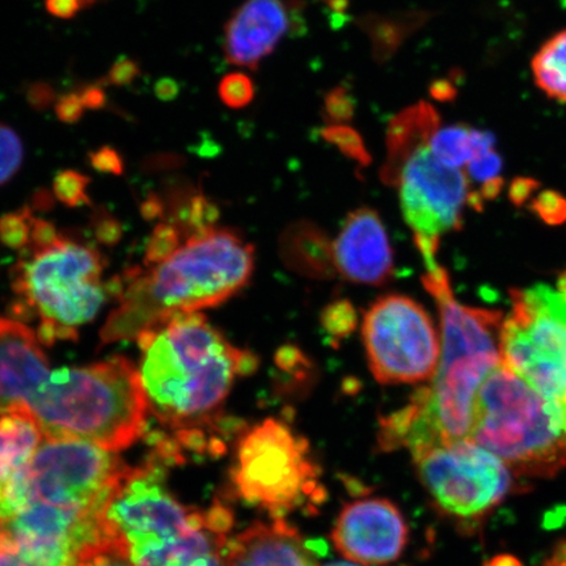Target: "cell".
I'll use <instances>...</instances> for the list:
<instances>
[{
	"label": "cell",
	"instance_id": "28",
	"mask_svg": "<svg viewBox=\"0 0 566 566\" xmlns=\"http://www.w3.org/2000/svg\"><path fill=\"white\" fill-rule=\"evenodd\" d=\"M33 216L30 209L0 218V240L13 250H24L31 242Z\"/></svg>",
	"mask_w": 566,
	"mask_h": 566
},
{
	"label": "cell",
	"instance_id": "52",
	"mask_svg": "<svg viewBox=\"0 0 566 566\" xmlns=\"http://www.w3.org/2000/svg\"><path fill=\"white\" fill-rule=\"evenodd\" d=\"M94 2H95V0H87L88 6H91Z\"/></svg>",
	"mask_w": 566,
	"mask_h": 566
},
{
	"label": "cell",
	"instance_id": "33",
	"mask_svg": "<svg viewBox=\"0 0 566 566\" xmlns=\"http://www.w3.org/2000/svg\"><path fill=\"white\" fill-rule=\"evenodd\" d=\"M356 98L344 86L331 90L324 97V118L329 125H342L350 122L356 112Z\"/></svg>",
	"mask_w": 566,
	"mask_h": 566
},
{
	"label": "cell",
	"instance_id": "42",
	"mask_svg": "<svg viewBox=\"0 0 566 566\" xmlns=\"http://www.w3.org/2000/svg\"><path fill=\"white\" fill-rule=\"evenodd\" d=\"M86 109H102L106 105L105 92L101 86H87L80 94Z\"/></svg>",
	"mask_w": 566,
	"mask_h": 566
},
{
	"label": "cell",
	"instance_id": "35",
	"mask_svg": "<svg viewBox=\"0 0 566 566\" xmlns=\"http://www.w3.org/2000/svg\"><path fill=\"white\" fill-rule=\"evenodd\" d=\"M502 169V159L494 150L479 155L469 163L470 179L483 184L499 179Z\"/></svg>",
	"mask_w": 566,
	"mask_h": 566
},
{
	"label": "cell",
	"instance_id": "20",
	"mask_svg": "<svg viewBox=\"0 0 566 566\" xmlns=\"http://www.w3.org/2000/svg\"><path fill=\"white\" fill-rule=\"evenodd\" d=\"M231 527L230 509L214 504L201 525L166 546L133 557L132 562L136 566H226L224 549Z\"/></svg>",
	"mask_w": 566,
	"mask_h": 566
},
{
	"label": "cell",
	"instance_id": "51",
	"mask_svg": "<svg viewBox=\"0 0 566 566\" xmlns=\"http://www.w3.org/2000/svg\"><path fill=\"white\" fill-rule=\"evenodd\" d=\"M325 566H359V564L352 563V562H335L327 564Z\"/></svg>",
	"mask_w": 566,
	"mask_h": 566
},
{
	"label": "cell",
	"instance_id": "26",
	"mask_svg": "<svg viewBox=\"0 0 566 566\" xmlns=\"http://www.w3.org/2000/svg\"><path fill=\"white\" fill-rule=\"evenodd\" d=\"M188 237L187 231L176 223H161L153 232L148 239L145 265H154L161 263L163 260L171 256V254L182 243V238Z\"/></svg>",
	"mask_w": 566,
	"mask_h": 566
},
{
	"label": "cell",
	"instance_id": "1",
	"mask_svg": "<svg viewBox=\"0 0 566 566\" xmlns=\"http://www.w3.org/2000/svg\"><path fill=\"white\" fill-rule=\"evenodd\" d=\"M441 314V356L434 377L408 406L380 421L379 444L420 452L470 440L488 375L501 365L502 313L460 304L441 266L422 277Z\"/></svg>",
	"mask_w": 566,
	"mask_h": 566
},
{
	"label": "cell",
	"instance_id": "10",
	"mask_svg": "<svg viewBox=\"0 0 566 566\" xmlns=\"http://www.w3.org/2000/svg\"><path fill=\"white\" fill-rule=\"evenodd\" d=\"M413 459L438 511L458 521L483 520L514 490L506 464L471 440L438 446Z\"/></svg>",
	"mask_w": 566,
	"mask_h": 566
},
{
	"label": "cell",
	"instance_id": "22",
	"mask_svg": "<svg viewBox=\"0 0 566 566\" xmlns=\"http://www.w3.org/2000/svg\"><path fill=\"white\" fill-rule=\"evenodd\" d=\"M44 440L39 423L23 413L0 415V484L30 464Z\"/></svg>",
	"mask_w": 566,
	"mask_h": 566
},
{
	"label": "cell",
	"instance_id": "50",
	"mask_svg": "<svg viewBox=\"0 0 566 566\" xmlns=\"http://www.w3.org/2000/svg\"><path fill=\"white\" fill-rule=\"evenodd\" d=\"M558 292L566 296V272L558 277Z\"/></svg>",
	"mask_w": 566,
	"mask_h": 566
},
{
	"label": "cell",
	"instance_id": "18",
	"mask_svg": "<svg viewBox=\"0 0 566 566\" xmlns=\"http://www.w3.org/2000/svg\"><path fill=\"white\" fill-rule=\"evenodd\" d=\"M41 346L24 323L0 317V415L19 412L51 371Z\"/></svg>",
	"mask_w": 566,
	"mask_h": 566
},
{
	"label": "cell",
	"instance_id": "47",
	"mask_svg": "<svg viewBox=\"0 0 566 566\" xmlns=\"http://www.w3.org/2000/svg\"><path fill=\"white\" fill-rule=\"evenodd\" d=\"M543 566H566V541L556 544L554 552Z\"/></svg>",
	"mask_w": 566,
	"mask_h": 566
},
{
	"label": "cell",
	"instance_id": "16",
	"mask_svg": "<svg viewBox=\"0 0 566 566\" xmlns=\"http://www.w3.org/2000/svg\"><path fill=\"white\" fill-rule=\"evenodd\" d=\"M302 0H245L224 27L226 60L258 70L281 40L302 25Z\"/></svg>",
	"mask_w": 566,
	"mask_h": 566
},
{
	"label": "cell",
	"instance_id": "17",
	"mask_svg": "<svg viewBox=\"0 0 566 566\" xmlns=\"http://www.w3.org/2000/svg\"><path fill=\"white\" fill-rule=\"evenodd\" d=\"M337 271L363 285H384L394 274L391 245L379 216L371 209L350 212L334 244Z\"/></svg>",
	"mask_w": 566,
	"mask_h": 566
},
{
	"label": "cell",
	"instance_id": "45",
	"mask_svg": "<svg viewBox=\"0 0 566 566\" xmlns=\"http://www.w3.org/2000/svg\"><path fill=\"white\" fill-rule=\"evenodd\" d=\"M0 566H33L9 547L0 544Z\"/></svg>",
	"mask_w": 566,
	"mask_h": 566
},
{
	"label": "cell",
	"instance_id": "8",
	"mask_svg": "<svg viewBox=\"0 0 566 566\" xmlns=\"http://www.w3.org/2000/svg\"><path fill=\"white\" fill-rule=\"evenodd\" d=\"M502 323L501 363L521 375L566 417V296L547 285L514 289Z\"/></svg>",
	"mask_w": 566,
	"mask_h": 566
},
{
	"label": "cell",
	"instance_id": "13",
	"mask_svg": "<svg viewBox=\"0 0 566 566\" xmlns=\"http://www.w3.org/2000/svg\"><path fill=\"white\" fill-rule=\"evenodd\" d=\"M400 207L428 271L438 268L436 254L446 233L462 228L470 197L469 177L442 165L429 145L416 150L399 174Z\"/></svg>",
	"mask_w": 566,
	"mask_h": 566
},
{
	"label": "cell",
	"instance_id": "5",
	"mask_svg": "<svg viewBox=\"0 0 566 566\" xmlns=\"http://www.w3.org/2000/svg\"><path fill=\"white\" fill-rule=\"evenodd\" d=\"M470 440L518 478L551 479L566 469L562 406L502 363L480 388Z\"/></svg>",
	"mask_w": 566,
	"mask_h": 566
},
{
	"label": "cell",
	"instance_id": "38",
	"mask_svg": "<svg viewBox=\"0 0 566 566\" xmlns=\"http://www.w3.org/2000/svg\"><path fill=\"white\" fill-rule=\"evenodd\" d=\"M54 109L56 117H59L62 123L71 125L80 122L84 115V111H86V106H84L80 94L71 92V94L62 95L59 101H56Z\"/></svg>",
	"mask_w": 566,
	"mask_h": 566
},
{
	"label": "cell",
	"instance_id": "12",
	"mask_svg": "<svg viewBox=\"0 0 566 566\" xmlns=\"http://www.w3.org/2000/svg\"><path fill=\"white\" fill-rule=\"evenodd\" d=\"M125 469L113 452L95 443L44 437L24 472L31 504L95 509L103 506Z\"/></svg>",
	"mask_w": 566,
	"mask_h": 566
},
{
	"label": "cell",
	"instance_id": "46",
	"mask_svg": "<svg viewBox=\"0 0 566 566\" xmlns=\"http://www.w3.org/2000/svg\"><path fill=\"white\" fill-rule=\"evenodd\" d=\"M119 229L117 223L109 219V221H103L98 226L97 235L104 240V243L116 242Z\"/></svg>",
	"mask_w": 566,
	"mask_h": 566
},
{
	"label": "cell",
	"instance_id": "6",
	"mask_svg": "<svg viewBox=\"0 0 566 566\" xmlns=\"http://www.w3.org/2000/svg\"><path fill=\"white\" fill-rule=\"evenodd\" d=\"M104 259L94 247L61 235L45 245H28L12 268V290L18 296L17 317H40V343L77 338V327L101 311L106 295ZM19 318V321H20Z\"/></svg>",
	"mask_w": 566,
	"mask_h": 566
},
{
	"label": "cell",
	"instance_id": "2",
	"mask_svg": "<svg viewBox=\"0 0 566 566\" xmlns=\"http://www.w3.org/2000/svg\"><path fill=\"white\" fill-rule=\"evenodd\" d=\"M148 408L165 431L205 430L231 438L222 407L238 377L258 367L200 313L176 314L137 338Z\"/></svg>",
	"mask_w": 566,
	"mask_h": 566
},
{
	"label": "cell",
	"instance_id": "9",
	"mask_svg": "<svg viewBox=\"0 0 566 566\" xmlns=\"http://www.w3.org/2000/svg\"><path fill=\"white\" fill-rule=\"evenodd\" d=\"M165 471L153 457L144 465H126L101 509L106 539L122 544L130 558L179 539L207 515L176 500Z\"/></svg>",
	"mask_w": 566,
	"mask_h": 566
},
{
	"label": "cell",
	"instance_id": "41",
	"mask_svg": "<svg viewBox=\"0 0 566 566\" xmlns=\"http://www.w3.org/2000/svg\"><path fill=\"white\" fill-rule=\"evenodd\" d=\"M539 187V182L528 177H520L512 182L511 190H509V197L516 207H522L530 196L533 195L536 188Z\"/></svg>",
	"mask_w": 566,
	"mask_h": 566
},
{
	"label": "cell",
	"instance_id": "31",
	"mask_svg": "<svg viewBox=\"0 0 566 566\" xmlns=\"http://www.w3.org/2000/svg\"><path fill=\"white\" fill-rule=\"evenodd\" d=\"M219 97L232 109H242L254 97V86L250 76L242 73L226 75L218 87Z\"/></svg>",
	"mask_w": 566,
	"mask_h": 566
},
{
	"label": "cell",
	"instance_id": "14",
	"mask_svg": "<svg viewBox=\"0 0 566 566\" xmlns=\"http://www.w3.org/2000/svg\"><path fill=\"white\" fill-rule=\"evenodd\" d=\"M0 527V544L33 566H74L84 551L105 541L101 507L34 502Z\"/></svg>",
	"mask_w": 566,
	"mask_h": 566
},
{
	"label": "cell",
	"instance_id": "37",
	"mask_svg": "<svg viewBox=\"0 0 566 566\" xmlns=\"http://www.w3.org/2000/svg\"><path fill=\"white\" fill-rule=\"evenodd\" d=\"M139 74L138 63L127 59V56H122L112 66L104 82L111 84V86L123 87L136 81Z\"/></svg>",
	"mask_w": 566,
	"mask_h": 566
},
{
	"label": "cell",
	"instance_id": "25",
	"mask_svg": "<svg viewBox=\"0 0 566 566\" xmlns=\"http://www.w3.org/2000/svg\"><path fill=\"white\" fill-rule=\"evenodd\" d=\"M533 73L544 94L566 103V31L555 34L537 51Z\"/></svg>",
	"mask_w": 566,
	"mask_h": 566
},
{
	"label": "cell",
	"instance_id": "3",
	"mask_svg": "<svg viewBox=\"0 0 566 566\" xmlns=\"http://www.w3.org/2000/svg\"><path fill=\"white\" fill-rule=\"evenodd\" d=\"M253 247L216 226L189 233L161 263L130 269L122 281L118 307L101 332L103 344L137 339L176 314L216 307L251 280Z\"/></svg>",
	"mask_w": 566,
	"mask_h": 566
},
{
	"label": "cell",
	"instance_id": "29",
	"mask_svg": "<svg viewBox=\"0 0 566 566\" xmlns=\"http://www.w3.org/2000/svg\"><path fill=\"white\" fill-rule=\"evenodd\" d=\"M88 184V177L66 169V171H61L55 176L53 182L54 195L70 208L82 207L84 203H90Z\"/></svg>",
	"mask_w": 566,
	"mask_h": 566
},
{
	"label": "cell",
	"instance_id": "53",
	"mask_svg": "<svg viewBox=\"0 0 566 566\" xmlns=\"http://www.w3.org/2000/svg\"><path fill=\"white\" fill-rule=\"evenodd\" d=\"M0 536H2V527H0Z\"/></svg>",
	"mask_w": 566,
	"mask_h": 566
},
{
	"label": "cell",
	"instance_id": "7",
	"mask_svg": "<svg viewBox=\"0 0 566 566\" xmlns=\"http://www.w3.org/2000/svg\"><path fill=\"white\" fill-rule=\"evenodd\" d=\"M231 492L271 518L314 512L325 501L322 470L304 438L268 419L242 430L230 470Z\"/></svg>",
	"mask_w": 566,
	"mask_h": 566
},
{
	"label": "cell",
	"instance_id": "39",
	"mask_svg": "<svg viewBox=\"0 0 566 566\" xmlns=\"http://www.w3.org/2000/svg\"><path fill=\"white\" fill-rule=\"evenodd\" d=\"M27 101L33 109L44 111L55 101V92L51 84L33 83L27 91Z\"/></svg>",
	"mask_w": 566,
	"mask_h": 566
},
{
	"label": "cell",
	"instance_id": "4",
	"mask_svg": "<svg viewBox=\"0 0 566 566\" xmlns=\"http://www.w3.org/2000/svg\"><path fill=\"white\" fill-rule=\"evenodd\" d=\"M148 412L137 367L115 356L49 371L17 413L32 417L44 437L80 438L118 452L145 434Z\"/></svg>",
	"mask_w": 566,
	"mask_h": 566
},
{
	"label": "cell",
	"instance_id": "27",
	"mask_svg": "<svg viewBox=\"0 0 566 566\" xmlns=\"http://www.w3.org/2000/svg\"><path fill=\"white\" fill-rule=\"evenodd\" d=\"M24 160V146L19 134L0 123V187L19 172Z\"/></svg>",
	"mask_w": 566,
	"mask_h": 566
},
{
	"label": "cell",
	"instance_id": "48",
	"mask_svg": "<svg viewBox=\"0 0 566 566\" xmlns=\"http://www.w3.org/2000/svg\"><path fill=\"white\" fill-rule=\"evenodd\" d=\"M484 566H523L518 558L512 555H500L492 558Z\"/></svg>",
	"mask_w": 566,
	"mask_h": 566
},
{
	"label": "cell",
	"instance_id": "23",
	"mask_svg": "<svg viewBox=\"0 0 566 566\" xmlns=\"http://www.w3.org/2000/svg\"><path fill=\"white\" fill-rule=\"evenodd\" d=\"M495 138L492 133L472 129L465 125L440 127L429 142L431 154L451 168L469 166L472 159L494 150Z\"/></svg>",
	"mask_w": 566,
	"mask_h": 566
},
{
	"label": "cell",
	"instance_id": "40",
	"mask_svg": "<svg viewBox=\"0 0 566 566\" xmlns=\"http://www.w3.org/2000/svg\"><path fill=\"white\" fill-rule=\"evenodd\" d=\"M46 10L59 19H73L77 12L87 7V0H46Z\"/></svg>",
	"mask_w": 566,
	"mask_h": 566
},
{
	"label": "cell",
	"instance_id": "15",
	"mask_svg": "<svg viewBox=\"0 0 566 566\" xmlns=\"http://www.w3.org/2000/svg\"><path fill=\"white\" fill-rule=\"evenodd\" d=\"M409 537L408 523L399 507L381 497L356 500L339 512L332 541L349 562L381 566L398 560Z\"/></svg>",
	"mask_w": 566,
	"mask_h": 566
},
{
	"label": "cell",
	"instance_id": "11",
	"mask_svg": "<svg viewBox=\"0 0 566 566\" xmlns=\"http://www.w3.org/2000/svg\"><path fill=\"white\" fill-rule=\"evenodd\" d=\"M363 337L370 370L384 385H413L434 377L441 348L433 321L419 303L381 296L367 311Z\"/></svg>",
	"mask_w": 566,
	"mask_h": 566
},
{
	"label": "cell",
	"instance_id": "49",
	"mask_svg": "<svg viewBox=\"0 0 566 566\" xmlns=\"http://www.w3.org/2000/svg\"><path fill=\"white\" fill-rule=\"evenodd\" d=\"M328 4L334 12H342L348 6V0H328Z\"/></svg>",
	"mask_w": 566,
	"mask_h": 566
},
{
	"label": "cell",
	"instance_id": "19",
	"mask_svg": "<svg viewBox=\"0 0 566 566\" xmlns=\"http://www.w3.org/2000/svg\"><path fill=\"white\" fill-rule=\"evenodd\" d=\"M226 566H318L316 555L300 531L285 518L252 523L231 536Z\"/></svg>",
	"mask_w": 566,
	"mask_h": 566
},
{
	"label": "cell",
	"instance_id": "21",
	"mask_svg": "<svg viewBox=\"0 0 566 566\" xmlns=\"http://www.w3.org/2000/svg\"><path fill=\"white\" fill-rule=\"evenodd\" d=\"M440 125V115L427 102L410 105L395 116L388 125L387 159L381 168V179L389 186H396L407 159L419 148L429 145Z\"/></svg>",
	"mask_w": 566,
	"mask_h": 566
},
{
	"label": "cell",
	"instance_id": "43",
	"mask_svg": "<svg viewBox=\"0 0 566 566\" xmlns=\"http://www.w3.org/2000/svg\"><path fill=\"white\" fill-rule=\"evenodd\" d=\"M155 95L160 98L161 102H172L180 94V86L172 77H161L160 81L155 84Z\"/></svg>",
	"mask_w": 566,
	"mask_h": 566
},
{
	"label": "cell",
	"instance_id": "36",
	"mask_svg": "<svg viewBox=\"0 0 566 566\" xmlns=\"http://www.w3.org/2000/svg\"><path fill=\"white\" fill-rule=\"evenodd\" d=\"M92 167L98 172L122 175L124 171V160L115 148L105 146L90 154Z\"/></svg>",
	"mask_w": 566,
	"mask_h": 566
},
{
	"label": "cell",
	"instance_id": "30",
	"mask_svg": "<svg viewBox=\"0 0 566 566\" xmlns=\"http://www.w3.org/2000/svg\"><path fill=\"white\" fill-rule=\"evenodd\" d=\"M322 136L329 144L338 147L346 157L364 163V165L369 161V154L366 151L364 140L353 127L345 124L329 125L323 129Z\"/></svg>",
	"mask_w": 566,
	"mask_h": 566
},
{
	"label": "cell",
	"instance_id": "32",
	"mask_svg": "<svg viewBox=\"0 0 566 566\" xmlns=\"http://www.w3.org/2000/svg\"><path fill=\"white\" fill-rule=\"evenodd\" d=\"M74 566H136L122 544L102 542L83 552Z\"/></svg>",
	"mask_w": 566,
	"mask_h": 566
},
{
	"label": "cell",
	"instance_id": "24",
	"mask_svg": "<svg viewBox=\"0 0 566 566\" xmlns=\"http://www.w3.org/2000/svg\"><path fill=\"white\" fill-rule=\"evenodd\" d=\"M428 18V13L422 12L388 18L370 15L360 20V25L370 35L375 60L384 62L398 51L409 32L416 31Z\"/></svg>",
	"mask_w": 566,
	"mask_h": 566
},
{
	"label": "cell",
	"instance_id": "44",
	"mask_svg": "<svg viewBox=\"0 0 566 566\" xmlns=\"http://www.w3.org/2000/svg\"><path fill=\"white\" fill-rule=\"evenodd\" d=\"M430 95L438 102H451L457 96V90L450 81L438 80L430 84Z\"/></svg>",
	"mask_w": 566,
	"mask_h": 566
},
{
	"label": "cell",
	"instance_id": "34",
	"mask_svg": "<svg viewBox=\"0 0 566 566\" xmlns=\"http://www.w3.org/2000/svg\"><path fill=\"white\" fill-rule=\"evenodd\" d=\"M531 209L548 224H562L566 221V198L554 190H546L537 196Z\"/></svg>",
	"mask_w": 566,
	"mask_h": 566
}]
</instances>
